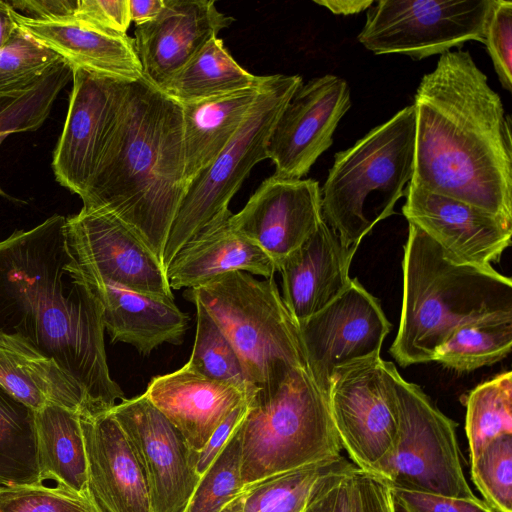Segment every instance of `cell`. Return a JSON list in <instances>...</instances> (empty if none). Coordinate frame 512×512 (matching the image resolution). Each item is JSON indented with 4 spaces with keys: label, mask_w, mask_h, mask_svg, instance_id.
Listing matches in <instances>:
<instances>
[{
    "label": "cell",
    "mask_w": 512,
    "mask_h": 512,
    "mask_svg": "<svg viewBox=\"0 0 512 512\" xmlns=\"http://www.w3.org/2000/svg\"><path fill=\"white\" fill-rule=\"evenodd\" d=\"M104 330L101 306L69 250L64 216L0 241V333L52 357L82 387L93 414L124 399L110 376Z\"/></svg>",
    "instance_id": "6da1fadb"
},
{
    "label": "cell",
    "mask_w": 512,
    "mask_h": 512,
    "mask_svg": "<svg viewBox=\"0 0 512 512\" xmlns=\"http://www.w3.org/2000/svg\"><path fill=\"white\" fill-rule=\"evenodd\" d=\"M413 106L410 184L512 223L511 118L469 51L440 55Z\"/></svg>",
    "instance_id": "7a4b0ae2"
},
{
    "label": "cell",
    "mask_w": 512,
    "mask_h": 512,
    "mask_svg": "<svg viewBox=\"0 0 512 512\" xmlns=\"http://www.w3.org/2000/svg\"><path fill=\"white\" fill-rule=\"evenodd\" d=\"M187 187L182 105L144 76L126 82L83 207L116 216L161 261Z\"/></svg>",
    "instance_id": "3957f363"
},
{
    "label": "cell",
    "mask_w": 512,
    "mask_h": 512,
    "mask_svg": "<svg viewBox=\"0 0 512 512\" xmlns=\"http://www.w3.org/2000/svg\"><path fill=\"white\" fill-rule=\"evenodd\" d=\"M403 298L390 353L402 366L433 361L458 328L512 318V280L492 266L460 265L409 224L402 261Z\"/></svg>",
    "instance_id": "277c9868"
},
{
    "label": "cell",
    "mask_w": 512,
    "mask_h": 512,
    "mask_svg": "<svg viewBox=\"0 0 512 512\" xmlns=\"http://www.w3.org/2000/svg\"><path fill=\"white\" fill-rule=\"evenodd\" d=\"M244 487L277 473L341 456L328 395L308 368L257 387L239 427Z\"/></svg>",
    "instance_id": "5b68a950"
},
{
    "label": "cell",
    "mask_w": 512,
    "mask_h": 512,
    "mask_svg": "<svg viewBox=\"0 0 512 512\" xmlns=\"http://www.w3.org/2000/svg\"><path fill=\"white\" fill-rule=\"evenodd\" d=\"M414 153L411 104L334 155L321 188L322 215L345 246L358 248L377 223L394 214L413 176Z\"/></svg>",
    "instance_id": "8992f818"
},
{
    "label": "cell",
    "mask_w": 512,
    "mask_h": 512,
    "mask_svg": "<svg viewBox=\"0 0 512 512\" xmlns=\"http://www.w3.org/2000/svg\"><path fill=\"white\" fill-rule=\"evenodd\" d=\"M184 296L199 302L237 352L255 387L308 368L296 322L274 277L259 280L234 271L190 288Z\"/></svg>",
    "instance_id": "52a82bcc"
},
{
    "label": "cell",
    "mask_w": 512,
    "mask_h": 512,
    "mask_svg": "<svg viewBox=\"0 0 512 512\" xmlns=\"http://www.w3.org/2000/svg\"><path fill=\"white\" fill-rule=\"evenodd\" d=\"M303 83L299 75L265 76L240 129L218 157L189 184L165 243L162 265L194 236L230 212V200L253 167L267 159L272 131L288 101Z\"/></svg>",
    "instance_id": "ba28073f"
},
{
    "label": "cell",
    "mask_w": 512,
    "mask_h": 512,
    "mask_svg": "<svg viewBox=\"0 0 512 512\" xmlns=\"http://www.w3.org/2000/svg\"><path fill=\"white\" fill-rule=\"evenodd\" d=\"M399 408L395 450L381 479L390 487L459 498H475L462 468L455 423L424 391L394 366Z\"/></svg>",
    "instance_id": "9c48e42d"
},
{
    "label": "cell",
    "mask_w": 512,
    "mask_h": 512,
    "mask_svg": "<svg viewBox=\"0 0 512 512\" xmlns=\"http://www.w3.org/2000/svg\"><path fill=\"white\" fill-rule=\"evenodd\" d=\"M394 364L375 355L338 367L328 403L344 448L360 470L382 477L399 434Z\"/></svg>",
    "instance_id": "30bf717a"
},
{
    "label": "cell",
    "mask_w": 512,
    "mask_h": 512,
    "mask_svg": "<svg viewBox=\"0 0 512 512\" xmlns=\"http://www.w3.org/2000/svg\"><path fill=\"white\" fill-rule=\"evenodd\" d=\"M492 0H378L357 40L375 54L414 60L442 55L468 41L484 42Z\"/></svg>",
    "instance_id": "8fae6325"
},
{
    "label": "cell",
    "mask_w": 512,
    "mask_h": 512,
    "mask_svg": "<svg viewBox=\"0 0 512 512\" xmlns=\"http://www.w3.org/2000/svg\"><path fill=\"white\" fill-rule=\"evenodd\" d=\"M110 412L141 466L152 512H184L200 479L198 452L145 394L124 398Z\"/></svg>",
    "instance_id": "7c38bea8"
},
{
    "label": "cell",
    "mask_w": 512,
    "mask_h": 512,
    "mask_svg": "<svg viewBox=\"0 0 512 512\" xmlns=\"http://www.w3.org/2000/svg\"><path fill=\"white\" fill-rule=\"evenodd\" d=\"M297 326L308 369L327 395L334 371L380 355L391 329L379 300L356 278L336 299Z\"/></svg>",
    "instance_id": "4fadbf2b"
},
{
    "label": "cell",
    "mask_w": 512,
    "mask_h": 512,
    "mask_svg": "<svg viewBox=\"0 0 512 512\" xmlns=\"http://www.w3.org/2000/svg\"><path fill=\"white\" fill-rule=\"evenodd\" d=\"M66 235L82 271L130 290L174 300L160 259L116 216L82 207L66 218Z\"/></svg>",
    "instance_id": "5bb4252c"
},
{
    "label": "cell",
    "mask_w": 512,
    "mask_h": 512,
    "mask_svg": "<svg viewBox=\"0 0 512 512\" xmlns=\"http://www.w3.org/2000/svg\"><path fill=\"white\" fill-rule=\"evenodd\" d=\"M351 107L347 82L325 74L302 83L272 131L267 159L275 175L301 179L333 143V134Z\"/></svg>",
    "instance_id": "9a60e30c"
},
{
    "label": "cell",
    "mask_w": 512,
    "mask_h": 512,
    "mask_svg": "<svg viewBox=\"0 0 512 512\" xmlns=\"http://www.w3.org/2000/svg\"><path fill=\"white\" fill-rule=\"evenodd\" d=\"M71 70L73 87L52 167L56 180L80 197L114 126L126 82L77 67Z\"/></svg>",
    "instance_id": "2e32d148"
},
{
    "label": "cell",
    "mask_w": 512,
    "mask_h": 512,
    "mask_svg": "<svg viewBox=\"0 0 512 512\" xmlns=\"http://www.w3.org/2000/svg\"><path fill=\"white\" fill-rule=\"evenodd\" d=\"M321 188L311 178L273 174L229 221L276 265L299 248L323 221Z\"/></svg>",
    "instance_id": "e0dca14e"
},
{
    "label": "cell",
    "mask_w": 512,
    "mask_h": 512,
    "mask_svg": "<svg viewBox=\"0 0 512 512\" xmlns=\"http://www.w3.org/2000/svg\"><path fill=\"white\" fill-rule=\"evenodd\" d=\"M402 211L450 261L491 266L511 245L512 223L459 200L409 183Z\"/></svg>",
    "instance_id": "ac0fdd59"
},
{
    "label": "cell",
    "mask_w": 512,
    "mask_h": 512,
    "mask_svg": "<svg viewBox=\"0 0 512 512\" xmlns=\"http://www.w3.org/2000/svg\"><path fill=\"white\" fill-rule=\"evenodd\" d=\"M233 21L213 0H164L157 17L135 29L143 76L162 86Z\"/></svg>",
    "instance_id": "d6986e66"
},
{
    "label": "cell",
    "mask_w": 512,
    "mask_h": 512,
    "mask_svg": "<svg viewBox=\"0 0 512 512\" xmlns=\"http://www.w3.org/2000/svg\"><path fill=\"white\" fill-rule=\"evenodd\" d=\"M88 488L103 512H152L141 466L110 410L80 415Z\"/></svg>",
    "instance_id": "ffe728a7"
},
{
    "label": "cell",
    "mask_w": 512,
    "mask_h": 512,
    "mask_svg": "<svg viewBox=\"0 0 512 512\" xmlns=\"http://www.w3.org/2000/svg\"><path fill=\"white\" fill-rule=\"evenodd\" d=\"M357 248L345 246L323 220L278 266L283 302L296 324L322 310L350 284Z\"/></svg>",
    "instance_id": "44dd1931"
},
{
    "label": "cell",
    "mask_w": 512,
    "mask_h": 512,
    "mask_svg": "<svg viewBox=\"0 0 512 512\" xmlns=\"http://www.w3.org/2000/svg\"><path fill=\"white\" fill-rule=\"evenodd\" d=\"M144 394L197 452L227 415L252 395L208 379L186 365L153 377Z\"/></svg>",
    "instance_id": "7402d4cb"
},
{
    "label": "cell",
    "mask_w": 512,
    "mask_h": 512,
    "mask_svg": "<svg viewBox=\"0 0 512 512\" xmlns=\"http://www.w3.org/2000/svg\"><path fill=\"white\" fill-rule=\"evenodd\" d=\"M80 271L101 306L104 328L112 342L130 344L143 355L163 343L181 342L188 316L174 300L130 290Z\"/></svg>",
    "instance_id": "603a6c76"
},
{
    "label": "cell",
    "mask_w": 512,
    "mask_h": 512,
    "mask_svg": "<svg viewBox=\"0 0 512 512\" xmlns=\"http://www.w3.org/2000/svg\"><path fill=\"white\" fill-rule=\"evenodd\" d=\"M13 17L21 30L58 54L70 67L122 82L143 77L135 41L127 34L109 33L76 20H35L15 10Z\"/></svg>",
    "instance_id": "cb8c5ba5"
},
{
    "label": "cell",
    "mask_w": 512,
    "mask_h": 512,
    "mask_svg": "<svg viewBox=\"0 0 512 512\" xmlns=\"http://www.w3.org/2000/svg\"><path fill=\"white\" fill-rule=\"evenodd\" d=\"M232 214L216 219L174 255L165 270L171 289L194 288L234 271L274 277L275 263L231 226Z\"/></svg>",
    "instance_id": "d4e9b609"
},
{
    "label": "cell",
    "mask_w": 512,
    "mask_h": 512,
    "mask_svg": "<svg viewBox=\"0 0 512 512\" xmlns=\"http://www.w3.org/2000/svg\"><path fill=\"white\" fill-rule=\"evenodd\" d=\"M0 386L35 412L53 404L81 416L93 415L77 381L18 335L0 333Z\"/></svg>",
    "instance_id": "484cf974"
},
{
    "label": "cell",
    "mask_w": 512,
    "mask_h": 512,
    "mask_svg": "<svg viewBox=\"0 0 512 512\" xmlns=\"http://www.w3.org/2000/svg\"><path fill=\"white\" fill-rule=\"evenodd\" d=\"M262 83L258 87L182 105L185 178L188 184L232 140L249 114Z\"/></svg>",
    "instance_id": "4316f807"
},
{
    "label": "cell",
    "mask_w": 512,
    "mask_h": 512,
    "mask_svg": "<svg viewBox=\"0 0 512 512\" xmlns=\"http://www.w3.org/2000/svg\"><path fill=\"white\" fill-rule=\"evenodd\" d=\"M40 481L85 495L88 491L87 459L80 414L58 405L35 412Z\"/></svg>",
    "instance_id": "83f0119b"
},
{
    "label": "cell",
    "mask_w": 512,
    "mask_h": 512,
    "mask_svg": "<svg viewBox=\"0 0 512 512\" xmlns=\"http://www.w3.org/2000/svg\"><path fill=\"white\" fill-rule=\"evenodd\" d=\"M264 78L242 68L217 36L159 88L183 105L258 87Z\"/></svg>",
    "instance_id": "f1b7e54d"
},
{
    "label": "cell",
    "mask_w": 512,
    "mask_h": 512,
    "mask_svg": "<svg viewBox=\"0 0 512 512\" xmlns=\"http://www.w3.org/2000/svg\"><path fill=\"white\" fill-rule=\"evenodd\" d=\"M42 484L35 411L0 386V488Z\"/></svg>",
    "instance_id": "f546056e"
},
{
    "label": "cell",
    "mask_w": 512,
    "mask_h": 512,
    "mask_svg": "<svg viewBox=\"0 0 512 512\" xmlns=\"http://www.w3.org/2000/svg\"><path fill=\"white\" fill-rule=\"evenodd\" d=\"M353 465L339 456L261 479L244 487L243 512H302L323 477Z\"/></svg>",
    "instance_id": "4dcf8cb0"
},
{
    "label": "cell",
    "mask_w": 512,
    "mask_h": 512,
    "mask_svg": "<svg viewBox=\"0 0 512 512\" xmlns=\"http://www.w3.org/2000/svg\"><path fill=\"white\" fill-rule=\"evenodd\" d=\"M512 347V318H497L462 326L436 350L433 361L458 372L492 365Z\"/></svg>",
    "instance_id": "1f68e13d"
},
{
    "label": "cell",
    "mask_w": 512,
    "mask_h": 512,
    "mask_svg": "<svg viewBox=\"0 0 512 512\" xmlns=\"http://www.w3.org/2000/svg\"><path fill=\"white\" fill-rule=\"evenodd\" d=\"M466 435L470 462L493 439L512 434V372L476 386L466 397Z\"/></svg>",
    "instance_id": "d6a6232c"
},
{
    "label": "cell",
    "mask_w": 512,
    "mask_h": 512,
    "mask_svg": "<svg viewBox=\"0 0 512 512\" xmlns=\"http://www.w3.org/2000/svg\"><path fill=\"white\" fill-rule=\"evenodd\" d=\"M196 306V334L189 361L190 370L217 382L235 386L249 394L252 385L231 342L199 302Z\"/></svg>",
    "instance_id": "836d02e7"
},
{
    "label": "cell",
    "mask_w": 512,
    "mask_h": 512,
    "mask_svg": "<svg viewBox=\"0 0 512 512\" xmlns=\"http://www.w3.org/2000/svg\"><path fill=\"white\" fill-rule=\"evenodd\" d=\"M64 60L19 27L0 48V99L40 83Z\"/></svg>",
    "instance_id": "e575fe53"
},
{
    "label": "cell",
    "mask_w": 512,
    "mask_h": 512,
    "mask_svg": "<svg viewBox=\"0 0 512 512\" xmlns=\"http://www.w3.org/2000/svg\"><path fill=\"white\" fill-rule=\"evenodd\" d=\"M244 490L239 428L200 477L184 512H220Z\"/></svg>",
    "instance_id": "d590c367"
},
{
    "label": "cell",
    "mask_w": 512,
    "mask_h": 512,
    "mask_svg": "<svg viewBox=\"0 0 512 512\" xmlns=\"http://www.w3.org/2000/svg\"><path fill=\"white\" fill-rule=\"evenodd\" d=\"M470 465L483 501L494 512H512V434L490 441Z\"/></svg>",
    "instance_id": "8d00e7d4"
},
{
    "label": "cell",
    "mask_w": 512,
    "mask_h": 512,
    "mask_svg": "<svg viewBox=\"0 0 512 512\" xmlns=\"http://www.w3.org/2000/svg\"><path fill=\"white\" fill-rule=\"evenodd\" d=\"M86 494L43 483L1 487L0 512H87Z\"/></svg>",
    "instance_id": "74e56055"
},
{
    "label": "cell",
    "mask_w": 512,
    "mask_h": 512,
    "mask_svg": "<svg viewBox=\"0 0 512 512\" xmlns=\"http://www.w3.org/2000/svg\"><path fill=\"white\" fill-rule=\"evenodd\" d=\"M504 89L512 92V2L492 0L484 42Z\"/></svg>",
    "instance_id": "f35d334b"
},
{
    "label": "cell",
    "mask_w": 512,
    "mask_h": 512,
    "mask_svg": "<svg viewBox=\"0 0 512 512\" xmlns=\"http://www.w3.org/2000/svg\"><path fill=\"white\" fill-rule=\"evenodd\" d=\"M395 512H494L479 498H459L391 487Z\"/></svg>",
    "instance_id": "ab89813d"
},
{
    "label": "cell",
    "mask_w": 512,
    "mask_h": 512,
    "mask_svg": "<svg viewBox=\"0 0 512 512\" xmlns=\"http://www.w3.org/2000/svg\"><path fill=\"white\" fill-rule=\"evenodd\" d=\"M74 20L109 33L126 34L131 23L129 0H78Z\"/></svg>",
    "instance_id": "60d3db41"
},
{
    "label": "cell",
    "mask_w": 512,
    "mask_h": 512,
    "mask_svg": "<svg viewBox=\"0 0 512 512\" xmlns=\"http://www.w3.org/2000/svg\"><path fill=\"white\" fill-rule=\"evenodd\" d=\"M353 512H395L390 485L357 467L352 471Z\"/></svg>",
    "instance_id": "b9f144b4"
},
{
    "label": "cell",
    "mask_w": 512,
    "mask_h": 512,
    "mask_svg": "<svg viewBox=\"0 0 512 512\" xmlns=\"http://www.w3.org/2000/svg\"><path fill=\"white\" fill-rule=\"evenodd\" d=\"M250 397L251 395L227 415L198 452L196 470L199 477L221 454L240 427L247 414Z\"/></svg>",
    "instance_id": "7bdbcfd3"
},
{
    "label": "cell",
    "mask_w": 512,
    "mask_h": 512,
    "mask_svg": "<svg viewBox=\"0 0 512 512\" xmlns=\"http://www.w3.org/2000/svg\"><path fill=\"white\" fill-rule=\"evenodd\" d=\"M19 14L41 21L74 20L78 0H20L7 1Z\"/></svg>",
    "instance_id": "ee69618b"
},
{
    "label": "cell",
    "mask_w": 512,
    "mask_h": 512,
    "mask_svg": "<svg viewBox=\"0 0 512 512\" xmlns=\"http://www.w3.org/2000/svg\"><path fill=\"white\" fill-rule=\"evenodd\" d=\"M356 466L343 468L323 477L312 491L302 512H332L342 477Z\"/></svg>",
    "instance_id": "f6af8a7d"
},
{
    "label": "cell",
    "mask_w": 512,
    "mask_h": 512,
    "mask_svg": "<svg viewBox=\"0 0 512 512\" xmlns=\"http://www.w3.org/2000/svg\"><path fill=\"white\" fill-rule=\"evenodd\" d=\"M164 6V0H129L130 19L136 26L150 22L157 17Z\"/></svg>",
    "instance_id": "bcb514c9"
},
{
    "label": "cell",
    "mask_w": 512,
    "mask_h": 512,
    "mask_svg": "<svg viewBox=\"0 0 512 512\" xmlns=\"http://www.w3.org/2000/svg\"><path fill=\"white\" fill-rule=\"evenodd\" d=\"M317 5L327 8L336 15H353L368 10L374 0H314Z\"/></svg>",
    "instance_id": "7dc6e473"
},
{
    "label": "cell",
    "mask_w": 512,
    "mask_h": 512,
    "mask_svg": "<svg viewBox=\"0 0 512 512\" xmlns=\"http://www.w3.org/2000/svg\"><path fill=\"white\" fill-rule=\"evenodd\" d=\"M352 469L341 479L332 512H353L352 502Z\"/></svg>",
    "instance_id": "c3c4849f"
},
{
    "label": "cell",
    "mask_w": 512,
    "mask_h": 512,
    "mask_svg": "<svg viewBox=\"0 0 512 512\" xmlns=\"http://www.w3.org/2000/svg\"><path fill=\"white\" fill-rule=\"evenodd\" d=\"M13 12V8L7 1L0 0V48L10 39L18 27Z\"/></svg>",
    "instance_id": "681fc988"
},
{
    "label": "cell",
    "mask_w": 512,
    "mask_h": 512,
    "mask_svg": "<svg viewBox=\"0 0 512 512\" xmlns=\"http://www.w3.org/2000/svg\"><path fill=\"white\" fill-rule=\"evenodd\" d=\"M243 492L232 500L229 504H227L220 512H243Z\"/></svg>",
    "instance_id": "f907efd6"
},
{
    "label": "cell",
    "mask_w": 512,
    "mask_h": 512,
    "mask_svg": "<svg viewBox=\"0 0 512 512\" xmlns=\"http://www.w3.org/2000/svg\"><path fill=\"white\" fill-rule=\"evenodd\" d=\"M87 512H103L92 494L88 491L86 494Z\"/></svg>",
    "instance_id": "816d5d0a"
}]
</instances>
